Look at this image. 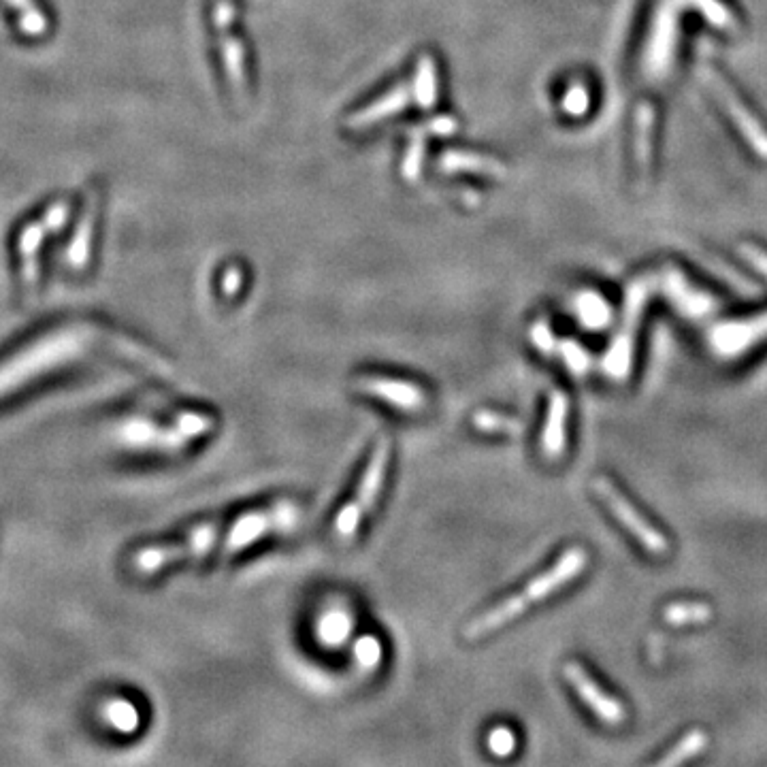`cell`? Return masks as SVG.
Returning <instances> with one entry per match:
<instances>
[{
  "instance_id": "6da1fadb",
  "label": "cell",
  "mask_w": 767,
  "mask_h": 767,
  "mask_svg": "<svg viewBox=\"0 0 767 767\" xmlns=\"http://www.w3.org/2000/svg\"><path fill=\"white\" fill-rule=\"evenodd\" d=\"M586 563H589V554H586L584 548L580 546L569 548L567 552L561 554L557 563H554L548 571H544V574L535 576L525 589L501 601L499 606L480 614L478 618H473L465 629V638L478 640L488 633H495L499 627L512 623V620H516L522 612L533 608L535 603L548 599L552 593H557L565 584H569L576 576H580Z\"/></svg>"
},
{
  "instance_id": "7a4b0ae2",
  "label": "cell",
  "mask_w": 767,
  "mask_h": 767,
  "mask_svg": "<svg viewBox=\"0 0 767 767\" xmlns=\"http://www.w3.org/2000/svg\"><path fill=\"white\" fill-rule=\"evenodd\" d=\"M388 459H390V446H388L386 439H382V442L375 446V450L371 454V461L363 473L361 486H358L354 499L350 503H346V508L341 510L335 518V533L339 537H344V540H348V537H352L356 533L358 525H361V520L371 510V505L375 503V499H378L384 478H386Z\"/></svg>"
},
{
  "instance_id": "3957f363",
  "label": "cell",
  "mask_w": 767,
  "mask_h": 767,
  "mask_svg": "<svg viewBox=\"0 0 767 767\" xmlns=\"http://www.w3.org/2000/svg\"><path fill=\"white\" fill-rule=\"evenodd\" d=\"M699 75H701V81H704V86L708 88V92L714 96L718 105H721L723 111L727 113V118L731 120V124L738 128V133L742 135V139L750 145V148H753V152L759 158L767 160V130L761 126L755 113L742 103L736 90H731L727 81L718 75L714 69L701 67Z\"/></svg>"
},
{
  "instance_id": "277c9868",
  "label": "cell",
  "mask_w": 767,
  "mask_h": 767,
  "mask_svg": "<svg viewBox=\"0 0 767 767\" xmlns=\"http://www.w3.org/2000/svg\"><path fill=\"white\" fill-rule=\"evenodd\" d=\"M648 292H650V288H648L646 280L635 282L627 292L623 324H620L618 333L614 335L612 346H610L606 358H603V369H606L610 378L623 380L631 369L635 335H638V329H640Z\"/></svg>"
},
{
  "instance_id": "5b68a950",
  "label": "cell",
  "mask_w": 767,
  "mask_h": 767,
  "mask_svg": "<svg viewBox=\"0 0 767 767\" xmlns=\"http://www.w3.org/2000/svg\"><path fill=\"white\" fill-rule=\"evenodd\" d=\"M593 491L597 493V497L603 503H606V508L612 512V516L620 522V525H623L635 537V540L640 542V546L644 550H648L650 554H657V557H663V554L669 552L667 537L652 527L650 522L633 508L629 499L620 493L608 478H603V476L595 478Z\"/></svg>"
},
{
  "instance_id": "8992f818",
  "label": "cell",
  "mask_w": 767,
  "mask_h": 767,
  "mask_svg": "<svg viewBox=\"0 0 767 767\" xmlns=\"http://www.w3.org/2000/svg\"><path fill=\"white\" fill-rule=\"evenodd\" d=\"M218 537H220L218 525H203L197 531H192L182 542L152 546L137 552L133 561L141 574H154V571L167 567L171 563L205 557L207 552H211L218 546Z\"/></svg>"
},
{
  "instance_id": "52a82bcc",
  "label": "cell",
  "mask_w": 767,
  "mask_h": 767,
  "mask_svg": "<svg viewBox=\"0 0 767 767\" xmlns=\"http://www.w3.org/2000/svg\"><path fill=\"white\" fill-rule=\"evenodd\" d=\"M297 516L295 508L290 503H277L269 510H258V512H248L239 516L233 527L228 529L226 540H224V552L233 554L243 548H248L250 544L258 542L260 537H265L277 529H286L292 525V518Z\"/></svg>"
},
{
  "instance_id": "ba28073f",
  "label": "cell",
  "mask_w": 767,
  "mask_h": 767,
  "mask_svg": "<svg viewBox=\"0 0 767 767\" xmlns=\"http://www.w3.org/2000/svg\"><path fill=\"white\" fill-rule=\"evenodd\" d=\"M563 674H565L567 682L571 684V689L578 693V697L593 710V714L599 718L601 723L616 727L625 721V716H627L625 706L620 704L616 697L603 691L599 684L593 680V676L582 667V663L569 661L563 667Z\"/></svg>"
},
{
  "instance_id": "9c48e42d",
  "label": "cell",
  "mask_w": 767,
  "mask_h": 767,
  "mask_svg": "<svg viewBox=\"0 0 767 767\" xmlns=\"http://www.w3.org/2000/svg\"><path fill=\"white\" fill-rule=\"evenodd\" d=\"M233 22H235V5L231 3V0H218L214 7V26L220 32L226 75L228 79H231L235 92L243 94V90H246V56H243L241 41L231 35Z\"/></svg>"
},
{
  "instance_id": "30bf717a",
  "label": "cell",
  "mask_w": 767,
  "mask_h": 767,
  "mask_svg": "<svg viewBox=\"0 0 767 767\" xmlns=\"http://www.w3.org/2000/svg\"><path fill=\"white\" fill-rule=\"evenodd\" d=\"M354 386L361 390V393L378 397L388 405L399 407L403 412H420L422 407L429 403L427 390L414 382L380 378V375H365V378H358Z\"/></svg>"
},
{
  "instance_id": "8fae6325",
  "label": "cell",
  "mask_w": 767,
  "mask_h": 767,
  "mask_svg": "<svg viewBox=\"0 0 767 767\" xmlns=\"http://www.w3.org/2000/svg\"><path fill=\"white\" fill-rule=\"evenodd\" d=\"M763 339H767V312L755 318L725 322L712 333V344L723 356H740L759 346Z\"/></svg>"
},
{
  "instance_id": "7c38bea8",
  "label": "cell",
  "mask_w": 767,
  "mask_h": 767,
  "mask_svg": "<svg viewBox=\"0 0 767 767\" xmlns=\"http://www.w3.org/2000/svg\"><path fill=\"white\" fill-rule=\"evenodd\" d=\"M122 435L128 444L160 452H182L190 442L177 427H162V424L152 422H130Z\"/></svg>"
},
{
  "instance_id": "4fadbf2b",
  "label": "cell",
  "mask_w": 767,
  "mask_h": 767,
  "mask_svg": "<svg viewBox=\"0 0 767 767\" xmlns=\"http://www.w3.org/2000/svg\"><path fill=\"white\" fill-rule=\"evenodd\" d=\"M412 94H414V84H399L397 88L380 96L375 103L352 113V116L348 118V128L361 130L373 124H380L390 116H397V113H401L403 109L412 105Z\"/></svg>"
},
{
  "instance_id": "5bb4252c",
  "label": "cell",
  "mask_w": 767,
  "mask_h": 767,
  "mask_svg": "<svg viewBox=\"0 0 767 767\" xmlns=\"http://www.w3.org/2000/svg\"><path fill=\"white\" fill-rule=\"evenodd\" d=\"M567 416H569V399L563 390H552L548 401V416L542 431V452L550 461L559 459L565 454L567 446Z\"/></svg>"
},
{
  "instance_id": "9a60e30c",
  "label": "cell",
  "mask_w": 767,
  "mask_h": 767,
  "mask_svg": "<svg viewBox=\"0 0 767 767\" xmlns=\"http://www.w3.org/2000/svg\"><path fill=\"white\" fill-rule=\"evenodd\" d=\"M652 128H655V109L648 103H642L635 109L633 122V160L642 177L650 175L652 165Z\"/></svg>"
},
{
  "instance_id": "2e32d148",
  "label": "cell",
  "mask_w": 767,
  "mask_h": 767,
  "mask_svg": "<svg viewBox=\"0 0 767 767\" xmlns=\"http://www.w3.org/2000/svg\"><path fill=\"white\" fill-rule=\"evenodd\" d=\"M439 167H442L446 173H476V175L497 177V179H503L505 175H508V171H505V167L497 158L473 154V152H448L439 158Z\"/></svg>"
},
{
  "instance_id": "e0dca14e",
  "label": "cell",
  "mask_w": 767,
  "mask_h": 767,
  "mask_svg": "<svg viewBox=\"0 0 767 767\" xmlns=\"http://www.w3.org/2000/svg\"><path fill=\"white\" fill-rule=\"evenodd\" d=\"M94 211L96 207L90 203L84 214L79 218V224L73 233L71 246L67 250V263L73 269H86L90 263V246H92V233H94Z\"/></svg>"
},
{
  "instance_id": "ac0fdd59",
  "label": "cell",
  "mask_w": 767,
  "mask_h": 767,
  "mask_svg": "<svg viewBox=\"0 0 767 767\" xmlns=\"http://www.w3.org/2000/svg\"><path fill=\"white\" fill-rule=\"evenodd\" d=\"M414 99L424 111L433 109L437 103V67L435 60L427 54L418 60L414 77Z\"/></svg>"
},
{
  "instance_id": "d6986e66",
  "label": "cell",
  "mask_w": 767,
  "mask_h": 767,
  "mask_svg": "<svg viewBox=\"0 0 767 767\" xmlns=\"http://www.w3.org/2000/svg\"><path fill=\"white\" fill-rule=\"evenodd\" d=\"M706 746H708V736H706L704 731L695 729V731L689 733V736H684L672 750H669V753L663 759H659V765L672 767V765L687 763L693 757H697L699 753H704Z\"/></svg>"
},
{
  "instance_id": "ffe728a7",
  "label": "cell",
  "mask_w": 767,
  "mask_h": 767,
  "mask_svg": "<svg viewBox=\"0 0 767 767\" xmlns=\"http://www.w3.org/2000/svg\"><path fill=\"white\" fill-rule=\"evenodd\" d=\"M471 422H473V427H476L478 431H484V433L520 435L522 431H525V424H522L520 420L497 414V412H488V410H480V412L473 414Z\"/></svg>"
},
{
  "instance_id": "44dd1931",
  "label": "cell",
  "mask_w": 767,
  "mask_h": 767,
  "mask_svg": "<svg viewBox=\"0 0 767 767\" xmlns=\"http://www.w3.org/2000/svg\"><path fill=\"white\" fill-rule=\"evenodd\" d=\"M665 620L669 625H699L706 623V620L712 618V608L708 603H672L665 610Z\"/></svg>"
},
{
  "instance_id": "7402d4cb",
  "label": "cell",
  "mask_w": 767,
  "mask_h": 767,
  "mask_svg": "<svg viewBox=\"0 0 767 767\" xmlns=\"http://www.w3.org/2000/svg\"><path fill=\"white\" fill-rule=\"evenodd\" d=\"M7 3L20 11V30L26 37H41L47 30V18L35 5V0H7Z\"/></svg>"
},
{
  "instance_id": "603a6c76",
  "label": "cell",
  "mask_w": 767,
  "mask_h": 767,
  "mask_svg": "<svg viewBox=\"0 0 767 767\" xmlns=\"http://www.w3.org/2000/svg\"><path fill=\"white\" fill-rule=\"evenodd\" d=\"M412 143L410 148H407V154L403 158V177L410 179V182H414V179H418L420 171H422V162H424V148H427V137H429V130L422 126L414 128L412 130Z\"/></svg>"
},
{
  "instance_id": "cb8c5ba5",
  "label": "cell",
  "mask_w": 767,
  "mask_h": 767,
  "mask_svg": "<svg viewBox=\"0 0 767 767\" xmlns=\"http://www.w3.org/2000/svg\"><path fill=\"white\" fill-rule=\"evenodd\" d=\"M214 424H216L214 418L207 416V414H199V412H184V414H177V418H175V427L182 431L188 439L207 435L211 429H214Z\"/></svg>"
},
{
  "instance_id": "d4e9b609",
  "label": "cell",
  "mask_w": 767,
  "mask_h": 767,
  "mask_svg": "<svg viewBox=\"0 0 767 767\" xmlns=\"http://www.w3.org/2000/svg\"><path fill=\"white\" fill-rule=\"evenodd\" d=\"M107 721L120 729V731H133L139 723L137 710L128 704V701H111L107 706Z\"/></svg>"
},
{
  "instance_id": "484cf974",
  "label": "cell",
  "mask_w": 767,
  "mask_h": 767,
  "mask_svg": "<svg viewBox=\"0 0 767 767\" xmlns=\"http://www.w3.org/2000/svg\"><path fill=\"white\" fill-rule=\"evenodd\" d=\"M488 748L491 753L497 757H508L514 753L516 748V736L514 731L508 727H497L491 733H488Z\"/></svg>"
},
{
  "instance_id": "4316f807",
  "label": "cell",
  "mask_w": 767,
  "mask_h": 767,
  "mask_svg": "<svg viewBox=\"0 0 767 767\" xmlns=\"http://www.w3.org/2000/svg\"><path fill=\"white\" fill-rule=\"evenodd\" d=\"M69 214H71L69 203H67V201H58V203H54L50 209L45 211L43 218H41V222L45 224L47 233H58L60 228H62L64 224H67Z\"/></svg>"
},
{
  "instance_id": "83f0119b",
  "label": "cell",
  "mask_w": 767,
  "mask_h": 767,
  "mask_svg": "<svg viewBox=\"0 0 767 767\" xmlns=\"http://www.w3.org/2000/svg\"><path fill=\"white\" fill-rule=\"evenodd\" d=\"M586 107H589V94H586V90L582 86L569 88L563 101V109L571 113V116H580V113L586 111Z\"/></svg>"
},
{
  "instance_id": "f1b7e54d",
  "label": "cell",
  "mask_w": 767,
  "mask_h": 767,
  "mask_svg": "<svg viewBox=\"0 0 767 767\" xmlns=\"http://www.w3.org/2000/svg\"><path fill=\"white\" fill-rule=\"evenodd\" d=\"M740 256L746 260V263L757 269L763 277H767V252L753 246V243H742L740 246Z\"/></svg>"
},
{
  "instance_id": "f546056e",
  "label": "cell",
  "mask_w": 767,
  "mask_h": 767,
  "mask_svg": "<svg viewBox=\"0 0 767 767\" xmlns=\"http://www.w3.org/2000/svg\"><path fill=\"white\" fill-rule=\"evenodd\" d=\"M533 341L537 344V348L544 350V352H554V348H557V341H554L552 333L548 331V326L544 324H535L533 326Z\"/></svg>"
},
{
  "instance_id": "4dcf8cb0",
  "label": "cell",
  "mask_w": 767,
  "mask_h": 767,
  "mask_svg": "<svg viewBox=\"0 0 767 767\" xmlns=\"http://www.w3.org/2000/svg\"><path fill=\"white\" fill-rule=\"evenodd\" d=\"M378 655H380V646L373 638H365L361 644H358L356 657L361 659L365 665H373L375 661H378Z\"/></svg>"
},
{
  "instance_id": "1f68e13d",
  "label": "cell",
  "mask_w": 767,
  "mask_h": 767,
  "mask_svg": "<svg viewBox=\"0 0 767 767\" xmlns=\"http://www.w3.org/2000/svg\"><path fill=\"white\" fill-rule=\"evenodd\" d=\"M563 358L569 363V367L576 369V371H580L586 365L584 350L574 346V344H569V341H567V344H563Z\"/></svg>"
},
{
  "instance_id": "d6a6232c",
  "label": "cell",
  "mask_w": 767,
  "mask_h": 767,
  "mask_svg": "<svg viewBox=\"0 0 767 767\" xmlns=\"http://www.w3.org/2000/svg\"><path fill=\"white\" fill-rule=\"evenodd\" d=\"M241 282H243L241 269L231 267V269L226 271V275L222 277V288H224V292H226L228 297H235L237 292H239V288H241Z\"/></svg>"
}]
</instances>
